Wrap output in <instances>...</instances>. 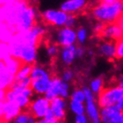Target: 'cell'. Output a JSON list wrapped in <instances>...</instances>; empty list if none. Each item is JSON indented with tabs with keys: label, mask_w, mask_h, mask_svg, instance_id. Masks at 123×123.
<instances>
[{
	"label": "cell",
	"mask_w": 123,
	"mask_h": 123,
	"mask_svg": "<svg viewBox=\"0 0 123 123\" xmlns=\"http://www.w3.org/2000/svg\"><path fill=\"white\" fill-rule=\"evenodd\" d=\"M54 41L55 43L57 44L60 48L77 44L76 28L67 26L57 28L54 33Z\"/></svg>",
	"instance_id": "30bf717a"
},
{
	"label": "cell",
	"mask_w": 123,
	"mask_h": 123,
	"mask_svg": "<svg viewBox=\"0 0 123 123\" xmlns=\"http://www.w3.org/2000/svg\"><path fill=\"white\" fill-rule=\"evenodd\" d=\"M5 70V63H4V61L3 59H0V72Z\"/></svg>",
	"instance_id": "b9f144b4"
},
{
	"label": "cell",
	"mask_w": 123,
	"mask_h": 123,
	"mask_svg": "<svg viewBox=\"0 0 123 123\" xmlns=\"http://www.w3.org/2000/svg\"><path fill=\"white\" fill-rule=\"evenodd\" d=\"M71 92V85L69 83L62 81L59 77H52L49 88L44 96L49 100H52L55 98H62L69 99V94Z\"/></svg>",
	"instance_id": "8992f818"
},
{
	"label": "cell",
	"mask_w": 123,
	"mask_h": 123,
	"mask_svg": "<svg viewBox=\"0 0 123 123\" xmlns=\"http://www.w3.org/2000/svg\"><path fill=\"white\" fill-rule=\"evenodd\" d=\"M44 118L47 119V120H50V121H55V120L54 114L52 113V111L50 110V108L47 111V113H46V114H45V116H44Z\"/></svg>",
	"instance_id": "d590c367"
},
{
	"label": "cell",
	"mask_w": 123,
	"mask_h": 123,
	"mask_svg": "<svg viewBox=\"0 0 123 123\" xmlns=\"http://www.w3.org/2000/svg\"><path fill=\"white\" fill-rule=\"evenodd\" d=\"M114 105H115L116 107L118 108L119 110L122 111L123 110V98H121V99L119 100L118 102L116 103V104Z\"/></svg>",
	"instance_id": "74e56055"
},
{
	"label": "cell",
	"mask_w": 123,
	"mask_h": 123,
	"mask_svg": "<svg viewBox=\"0 0 123 123\" xmlns=\"http://www.w3.org/2000/svg\"><path fill=\"white\" fill-rule=\"evenodd\" d=\"M77 44L69 45V46L61 47L59 50L58 56L61 63L65 67H70L74 63L77 58Z\"/></svg>",
	"instance_id": "5bb4252c"
},
{
	"label": "cell",
	"mask_w": 123,
	"mask_h": 123,
	"mask_svg": "<svg viewBox=\"0 0 123 123\" xmlns=\"http://www.w3.org/2000/svg\"><path fill=\"white\" fill-rule=\"evenodd\" d=\"M50 107V100L44 95H34L26 110L36 119H42Z\"/></svg>",
	"instance_id": "ba28073f"
},
{
	"label": "cell",
	"mask_w": 123,
	"mask_h": 123,
	"mask_svg": "<svg viewBox=\"0 0 123 123\" xmlns=\"http://www.w3.org/2000/svg\"><path fill=\"white\" fill-rule=\"evenodd\" d=\"M116 41L103 40L98 45V53L105 59L113 60L116 58Z\"/></svg>",
	"instance_id": "e0dca14e"
},
{
	"label": "cell",
	"mask_w": 123,
	"mask_h": 123,
	"mask_svg": "<svg viewBox=\"0 0 123 123\" xmlns=\"http://www.w3.org/2000/svg\"><path fill=\"white\" fill-rule=\"evenodd\" d=\"M13 76L10 75L6 70L0 72V89L1 90H5L7 89L8 86L12 82Z\"/></svg>",
	"instance_id": "484cf974"
},
{
	"label": "cell",
	"mask_w": 123,
	"mask_h": 123,
	"mask_svg": "<svg viewBox=\"0 0 123 123\" xmlns=\"http://www.w3.org/2000/svg\"><path fill=\"white\" fill-rule=\"evenodd\" d=\"M90 5V0H65L62 3L59 9L67 14L77 15L82 12Z\"/></svg>",
	"instance_id": "7c38bea8"
},
{
	"label": "cell",
	"mask_w": 123,
	"mask_h": 123,
	"mask_svg": "<svg viewBox=\"0 0 123 123\" xmlns=\"http://www.w3.org/2000/svg\"><path fill=\"white\" fill-rule=\"evenodd\" d=\"M104 26H105V25L103 23H100V22H98L97 21V23L93 26V33H96V34H100Z\"/></svg>",
	"instance_id": "e575fe53"
},
{
	"label": "cell",
	"mask_w": 123,
	"mask_h": 123,
	"mask_svg": "<svg viewBox=\"0 0 123 123\" xmlns=\"http://www.w3.org/2000/svg\"><path fill=\"white\" fill-rule=\"evenodd\" d=\"M31 69H32V65L27 63H21L19 69H18L17 73L15 74L13 80H21L26 77H28L30 75Z\"/></svg>",
	"instance_id": "cb8c5ba5"
},
{
	"label": "cell",
	"mask_w": 123,
	"mask_h": 123,
	"mask_svg": "<svg viewBox=\"0 0 123 123\" xmlns=\"http://www.w3.org/2000/svg\"><path fill=\"white\" fill-rule=\"evenodd\" d=\"M77 25V15H74V14H68V17H67L66 19V23H65V26L67 27H71V28H75Z\"/></svg>",
	"instance_id": "f546056e"
},
{
	"label": "cell",
	"mask_w": 123,
	"mask_h": 123,
	"mask_svg": "<svg viewBox=\"0 0 123 123\" xmlns=\"http://www.w3.org/2000/svg\"><path fill=\"white\" fill-rule=\"evenodd\" d=\"M59 50H60V47L57 44L55 43V42H52V43H49L46 47L45 53H46V55L49 58L54 59V58H56L58 56Z\"/></svg>",
	"instance_id": "83f0119b"
},
{
	"label": "cell",
	"mask_w": 123,
	"mask_h": 123,
	"mask_svg": "<svg viewBox=\"0 0 123 123\" xmlns=\"http://www.w3.org/2000/svg\"><path fill=\"white\" fill-rule=\"evenodd\" d=\"M46 32L45 26L37 22L28 30L13 33L7 42L8 55L18 59L21 63H36L38 43Z\"/></svg>",
	"instance_id": "6da1fadb"
},
{
	"label": "cell",
	"mask_w": 123,
	"mask_h": 123,
	"mask_svg": "<svg viewBox=\"0 0 123 123\" xmlns=\"http://www.w3.org/2000/svg\"><path fill=\"white\" fill-rule=\"evenodd\" d=\"M52 74L48 68L40 65L33 64L30 75V88L34 95H44L49 88V83L52 78Z\"/></svg>",
	"instance_id": "277c9868"
},
{
	"label": "cell",
	"mask_w": 123,
	"mask_h": 123,
	"mask_svg": "<svg viewBox=\"0 0 123 123\" xmlns=\"http://www.w3.org/2000/svg\"><path fill=\"white\" fill-rule=\"evenodd\" d=\"M36 120L27 110H22L8 123H36Z\"/></svg>",
	"instance_id": "44dd1931"
},
{
	"label": "cell",
	"mask_w": 123,
	"mask_h": 123,
	"mask_svg": "<svg viewBox=\"0 0 123 123\" xmlns=\"http://www.w3.org/2000/svg\"><path fill=\"white\" fill-rule=\"evenodd\" d=\"M85 115L91 121L99 119V106L96 100H86L85 101Z\"/></svg>",
	"instance_id": "ac0fdd59"
},
{
	"label": "cell",
	"mask_w": 123,
	"mask_h": 123,
	"mask_svg": "<svg viewBox=\"0 0 123 123\" xmlns=\"http://www.w3.org/2000/svg\"><path fill=\"white\" fill-rule=\"evenodd\" d=\"M83 91H84V93H85V101L86 100H96L97 99V97L95 96L93 93L92 92V91L89 89L87 85H84L82 87Z\"/></svg>",
	"instance_id": "1f68e13d"
},
{
	"label": "cell",
	"mask_w": 123,
	"mask_h": 123,
	"mask_svg": "<svg viewBox=\"0 0 123 123\" xmlns=\"http://www.w3.org/2000/svg\"><path fill=\"white\" fill-rule=\"evenodd\" d=\"M88 87L92 91V92L93 94L98 97L99 93L103 91L104 87H105V81L103 79L102 77H97L92 78L89 83Z\"/></svg>",
	"instance_id": "ffe728a7"
},
{
	"label": "cell",
	"mask_w": 123,
	"mask_h": 123,
	"mask_svg": "<svg viewBox=\"0 0 123 123\" xmlns=\"http://www.w3.org/2000/svg\"><path fill=\"white\" fill-rule=\"evenodd\" d=\"M100 35L104 40L116 41L122 39L123 27L119 26L117 22L106 24L103 27L102 31L100 33Z\"/></svg>",
	"instance_id": "9a60e30c"
},
{
	"label": "cell",
	"mask_w": 123,
	"mask_h": 123,
	"mask_svg": "<svg viewBox=\"0 0 123 123\" xmlns=\"http://www.w3.org/2000/svg\"><path fill=\"white\" fill-rule=\"evenodd\" d=\"M21 109L18 107V105L15 102L12 101H3V107H2V117L1 119L5 123L10 122L13 118H15L18 113L21 112Z\"/></svg>",
	"instance_id": "2e32d148"
},
{
	"label": "cell",
	"mask_w": 123,
	"mask_h": 123,
	"mask_svg": "<svg viewBox=\"0 0 123 123\" xmlns=\"http://www.w3.org/2000/svg\"><path fill=\"white\" fill-rule=\"evenodd\" d=\"M68 110L74 115L84 114L85 112V103L75 101V100L68 99Z\"/></svg>",
	"instance_id": "7402d4cb"
},
{
	"label": "cell",
	"mask_w": 123,
	"mask_h": 123,
	"mask_svg": "<svg viewBox=\"0 0 123 123\" xmlns=\"http://www.w3.org/2000/svg\"><path fill=\"white\" fill-rule=\"evenodd\" d=\"M40 17L46 24L60 28L65 26L68 14L61 9H48L43 11Z\"/></svg>",
	"instance_id": "9c48e42d"
},
{
	"label": "cell",
	"mask_w": 123,
	"mask_h": 123,
	"mask_svg": "<svg viewBox=\"0 0 123 123\" xmlns=\"http://www.w3.org/2000/svg\"><path fill=\"white\" fill-rule=\"evenodd\" d=\"M99 120L102 123H123V113L115 105L99 108Z\"/></svg>",
	"instance_id": "8fae6325"
},
{
	"label": "cell",
	"mask_w": 123,
	"mask_h": 123,
	"mask_svg": "<svg viewBox=\"0 0 123 123\" xmlns=\"http://www.w3.org/2000/svg\"><path fill=\"white\" fill-rule=\"evenodd\" d=\"M5 90H1L0 89V101L5 100Z\"/></svg>",
	"instance_id": "7bdbcfd3"
},
{
	"label": "cell",
	"mask_w": 123,
	"mask_h": 123,
	"mask_svg": "<svg viewBox=\"0 0 123 123\" xmlns=\"http://www.w3.org/2000/svg\"><path fill=\"white\" fill-rule=\"evenodd\" d=\"M76 53H77V59H82L86 55V49H85L84 46H80L77 45V50H76Z\"/></svg>",
	"instance_id": "836d02e7"
},
{
	"label": "cell",
	"mask_w": 123,
	"mask_h": 123,
	"mask_svg": "<svg viewBox=\"0 0 123 123\" xmlns=\"http://www.w3.org/2000/svg\"><path fill=\"white\" fill-rule=\"evenodd\" d=\"M116 58L117 59H122L123 58V40H118L116 41Z\"/></svg>",
	"instance_id": "4dcf8cb0"
},
{
	"label": "cell",
	"mask_w": 123,
	"mask_h": 123,
	"mask_svg": "<svg viewBox=\"0 0 123 123\" xmlns=\"http://www.w3.org/2000/svg\"><path fill=\"white\" fill-rule=\"evenodd\" d=\"M15 0H0V6H3L5 5H7V4H10V3L13 2Z\"/></svg>",
	"instance_id": "f35d334b"
},
{
	"label": "cell",
	"mask_w": 123,
	"mask_h": 123,
	"mask_svg": "<svg viewBox=\"0 0 123 123\" xmlns=\"http://www.w3.org/2000/svg\"><path fill=\"white\" fill-rule=\"evenodd\" d=\"M13 32L11 30V28L8 26H6L5 23H0V41L2 42H8L13 35Z\"/></svg>",
	"instance_id": "d4e9b609"
},
{
	"label": "cell",
	"mask_w": 123,
	"mask_h": 123,
	"mask_svg": "<svg viewBox=\"0 0 123 123\" xmlns=\"http://www.w3.org/2000/svg\"><path fill=\"white\" fill-rule=\"evenodd\" d=\"M26 2H27L29 5H33V6H36V5L39 3V0H25Z\"/></svg>",
	"instance_id": "ab89813d"
},
{
	"label": "cell",
	"mask_w": 123,
	"mask_h": 123,
	"mask_svg": "<svg viewBox=\"0 0 123 123\" xmlns=\"http://www.w3.org/2000/svg\"><path fill=\"white\" fill-rule=\"evenodd\" d=\"M119 1V0H98V2H103V3H113Z\"/></svg>",
	"instance_id": "ee69618b"
},
{
	"label": "cell",
	"mask_w": 123,
	"mask_h": 123,
	"mask_svg": "<svg viewBox=\"0 0 123 123\" xmlns=\"http://www.w3.org/2000/svg\"><path fill=\"white\" fill-rule=\"evenodd\" d=\"M56 120H55V121H50V120H47L45 118H42V119H39L36 121V123H55V122Z\"/></svg>",
	"instance_id": "8d00e7d4"
},
{
	"label": "cell",
	"mask_w": 123,
	"mask_h": 123,
	"mask_svg": "<svg viewBox=\"0 0 123 123\" xmlns=\"http://www.w3.org/2000/svg\"><path fill=\"white\" fill-rule=\"evenodd\" d=\"M60 78H61L62 81L66 83H72L76 78V73L71 68L69 67H67L66 69H64L62 71L61 75H60Z\"/></svg>",
	"instance_id": "4316f807"
},
{
	"label": "cell",
	"mask_w": 123,
	"mask_h": 123,
	"mask_svg": "<svg viewBox=\"0 0 123 123\" xmlns=\"http://www.w3.org/2000/svg\"><path fill=\"white\" fill-rule=\"evenodd\" d=\"M3 61H4V63H5V70L9 73L12 76H15V74L17 73L18 69H19V67L21 65V62L18 61V59H16L14 57L11 56L10 55H5L4 58H3Z\"/></svg>",
	"instance_id": "d6986e66"
},
{
	"label": "cell",
	"mask_w": 123,
	"mask_h": 123,
	"mask_svg": "<svg viewBox=\"0 0 123 123\" xmlns=\"http://www.w3.org/2000/svg\"><path fill=\"white\" fill-rule=\"evenodd\" d=\"M39 17L35 6L25 0H15L0 6V21L9 26L14 33L30 29L37 23Z\"/></svg>",
	"instance_id": "7a4b0ae2"
},
{
	"label": "cell",
	"mask_w": 123,
	"mask_h": 123,
	"mask_svg": "<svg viewBox=\"0 0 123 123\" xmlns=\"http://www.w3.org/2000/svg\"><path fill=\"white\" fill-rule=\"evenodd\" d=\"M4 101V100H3ZM3 101H0V119L2 117V107H3Z\"/></svg>",
	"instance_id": "f6af8a7d"
},
{
	"label": "cell",
	"mask_w": 123,
	"mask_h": 123,
	"mask_svg": "<svg viewBox=\"0 0 123 123\" xmlns=\"http://www.w3.org/2000/svg\"><path fill=\"white\" fill-rule=\"evenodd\" d=\"M90 123H102L99 119H97V120H93V121H91Z\"/></svg>",
	"instance_id": "bcb514c9"
},
{
	"label": "cell",
	"mask_w": 123,
	"mask_h": 123,
	"mask_svg": "<svg viewBox=\"0 0 123 123\" xmlns=\"http://www.w3.org/2000/svg\"><path fill=\"white\" fill-rule=\"evenodd\" d=\"M69 99L75 100V101H78V102L85 103V93L83 91L82 88H75L73 90H71L70 94H69Z\"/></svg>",
	"instance_id": "f1b7e54d"
},
{
	"label": "cell",
	"mask_w": 123,
	"mask_h": 123,
	"mask_svg": "<svg viewBox=\"0 0 123 123\" xmlns=\"http://www.w3.org/2000/svg\"><path fill=\"white\" fill-rule=\"evenodd\" d=\"M121 98H123V87L114 85L104 88L97 97V103L99 108L114 105Z\"/></svg>",
	"instance_id": "52a82bcc"
},
{
	"label": "cell",
	"mask_w": 123,
	"mask_h": 123,
	"mask_svg": "<svg viewBox=\"0 0 123 123\" xmlns=\"http://www.w3.org/2000/svg\"><path fill=\"white\" fill-rule=\"evenodd\" d=\"M77 43L80 46H85L89 39V30L85 26H80L76 29Z\"/></svg>",
	"instance_id": "603a6c76"
},
{
	"label": "cell",
	"mask_w": 123,
	"mask_h": 123,
	"mask_svg": "<svg viewBox=\"0 0 123 123\" xmlns=\"http://www.w3.org/2000/svg\"><path fill=\"white\" fill-rule=\"evenodd\" d=\"M50 110L56 121H64L68 111V99L62 98H55L50 100Z\"/></svg>",
	"instance_id": "4fadbf2b"
},
{
	"label": "cell",
	"mask_w": 123,
	"mask_h": 123,
	"mask_svg": "<svg viewBox=\"0 0 123 123\" xmlns=\"http://www.w3.org/2000/svg\"><path fill=\"white\" fill-rule=\"evenodd\" d=\"M34 96L30 87H8L5 92V100L15 102L21 110H26Z\"/></svg>",
	"instance_id": "5b68a950"
},
{
	"label": "cell",
	"mask_w": 123,
	"mask_h": 123,
	"mask_svg": "<svg viewBox=\"0 0 123 123\" xmlns=\"http://www.w3.org/2000/svg\"><path fill=\"white\" fill-rule=\"evenodd\" d=\"M73 123H90V120L85 115V113L78 114V115H75Z\"/></svg>",
	"instance_id": "d6a6232c"
},
{
	"label": "cell",
	"mask_w": 123,
	"mask_h": 123,
	"mask_svg": "<svg viewBox=\"0 0 123 123\" xmlns=\"http://www.w3.org/2000/svg\"><path fill=\"white\" fill-rule=\"evenodd\" d=\"M123 2L119 0L113 3L98 2L92 8V15L95 20L104 25L115 23L122 18Z\"/></svg>",
	"instance_id": "3957f363"
},
{
	"label": "cell",
	"mask_w": 123,
	"mask_h": 123,
	"mask_svg": "<svg viewBox=\"0 0 123 123\" xmlns=\"http://www.w3.org/2000/svg\"><path fill=\"white\" fill-rule=\"evenodd\" d=\"M86 55H88V56H93L94 55V51L92 50V49H86Z\"/></svg>",
	"instance_id": "60d3db41"
}]
</instances>
